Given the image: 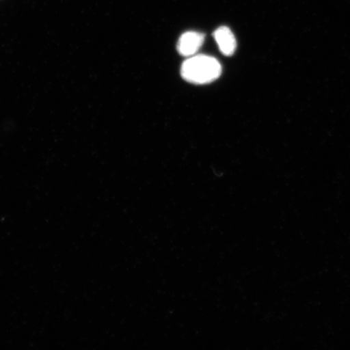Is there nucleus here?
<instances>
[{
  "label": "nucleus",
  "mask_w": 350,
  "mask_h": 350,
  "mask_svg": "<svg viewBox=\"0 0 350 350\" xmlns=\"http://www.w3.org/2000/svg\"><path fill=\"white\" fill-rule=\"evenodd\" d=\"M221 65L213 57L193 55L182 65L183 79L193 84L204 85L211 83L221 76Z\"/></svg>",
  "instance_id": "f257e3e1"
},
{
  "label": "nucleus",
  "mask_w": 350,
  "mask_h": 350,
  "mask_svg": "<svg viewBox=\"0 0 350 350\" xmlns=\"http://www.w3.org/2000/svg\"><path fill=\"white\" fill-rule=\"evenodd\" d=\"M204 41V34L197 32L183 33L178 42V53L185 57L193 56L202 46Z\"/></svg>",
  "instance_id": "f03ea898"
},
{
  "label": "nucleus",
  "mask_w": 350,
  "mask_h": 350,
  "mask_svg": "<svg viewBox=\"0 0 350 350\" xmlns=\"http://www.w3.org/2000/svg\"><path fill=\"white\" fill-rule=\"evenodd\" d=\"M214 38L217 43L219 49L221 51L223 55L230 56L235 52L236 47H237V42L233 33L228 27L218 28L214 32Z\"/></svg>",
  "instance_id": "7ed1b4c3"
}]
</instances>
